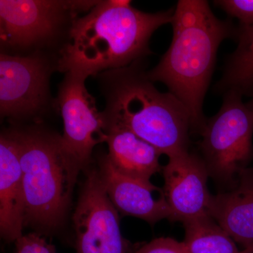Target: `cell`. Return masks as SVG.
<instances>
[{"label": "cell", "mask_w": 253, "mask_h": 253, "mask_svg": "<svg viewBox=\"0 0 253 253\" xmlns=\"http://www.w3.org/2000/svg\"><path fill=\"white\" fill-rule=\"evenodd\" d=\"M131 2L99 1L85 16L76 18L57 70L76 71L87 78L97 76L151 54V37L163 25L172 23L174 9L146 13L133 7Z\"/></svg>", "instance_id": "cell-1"}, {"label": "cell", "mask_w": 253, "mask_h": 253, "mask_svg": "<svg viewBox=\"0 0 253 253\" xmlns=\"http://www.w3.org/2000/svg\"><path fill=\"white\" fill-rule=\"evenodd\" d=\"M171 23L170 46L148 76L168 86L187 109L191 130L201 132L206 122L203 105L218 48L224 40L234 38L236 26L216 17L205 0L178 1Z\"/></svg>", "instance_id": "cell-2"}, {"label": "cell", "mask_w": 253, "mask_h": 253, "mask_svg": "<svg viewBox=\"0 0 253 253\" xmlns=\"http://www.w3.org/2000/svg\"><path fill=\"white\" fill-rule=\"evenodd\" d=\"M144 65L139 60L98 75L106 101L101 112L104 126H123L168 158L189 151L187 109L170 92L156 89Z\"/></svg>", "instance_id": "cell-3"}, {"label": "cell", "mask_w": 253, "mask_h": 253, "mask_svg": "<svg viewBox=\"0 0 253 253\" xmlns=\"http://www.w3.org/2000/svg\"><path fill=\"white\" fill-rule=\"evenodd\" d=\"M25 199V225L53 229L62 222L79 169L61 149L60 135L16 131Z\"/></svg>", "instance_id": "cell-4"}, {"label": "cell", "mask_w": 253, "mask_h": 253, "mask_svg": "<svg viewBox=\"0 0 253 253\" xmlns=\"http://www.w3.org/2000/svg\"><path fill=\"white\" fill-rule=\"evenodd\" d=\"M223 96L220 109L200 132V149L210 176L231 186L253 158V109L241 95Z\"/></svg>", "instance_id": "cell-5"}, {"label": "cell", "mask_w": 253, "mask_h": 253, "mask_svg": "<svg viewBox=\"0 0 253 253\" xmlns=\"http://www.w3.org/2000/svg\"><path fill=\"white\" fill-rule=\"evenodd\" d=\"M99 1L1 0V46L11 51L34 49L54 39L68 20L89 11Z\"/></svg>", "instance_id": "cell-6"}, {"label": "cell", "mask_w": 253, "mask_h": 253, "mask_svg": "<svg viewBox=\"0 0 253 253\" xmlns=\"http://www.w3.org/2000/svg\"><path fill=\"white\" fill-rule=\"evenodd\" d=\"M65 73L56 102L63 122L60 143L66 157L81 171L89 164L95 146L105 142L104 122L86 90L85 75Z\"/></svg>", "instance_id": "cell-7"}, {"label": "cell", "mask_w": 253, "mask_h": 253, "mask_svg": "<svg viewBox=\"0 0 253 253\" xmlns=\"http://www.w3.org/2000/svg\"><path fill=\"white\" fill-rule=\"evenodd\" d=\"M51 63L42 52L0 55V111L3 118L39 114L49 99Z\"/></svg>", "instance_id": "cell-8"}, {"label": "cell", "mask_w": 253, "mask_h": 253, "mask_svg": "<svg viewBox=\"0 0 253 253\" xmlns=\"http://www.w3.org/2000/svg\"><path fill=\"white\" fill-rule=\"evenodd\" d=\"M76 253H128L130 245L122 235L119 216L101 182L99 172L87 171L73 214Z\"/></svg>", "instance_id": "cell-9"}, {"label": "cell", "mask_w": 253, "mask_h": 253, "mask_svg": "<svg viewBox=\"0 0 253 253\" xmlns=\"http://www.w3.org/2000/svg\"><path fill=\"white\" fill-rule=\"evenodd\" d=\"M163 191L171 211L169 220L185 221L208 214L210 176L202 158L189 151L169 157L162 172Z\"/></svg>", "instance_id": "cell-10"}, {"label": "cell", "mask_w": 253, "mask_h": 253, "mask_svg": "<svg viewBox=\"0 0 253 253\" xmlns=\"http://www.w3.org/2000/svg\"><path fill=\"white\" fill-rule=\"evenodd\" d=\"M98 172L108 197L123 215L139 218L151 225L170 218L171 211L164 194L154 197V193L163 192V189L151 182L123 175L106 156L100 160Z\"/></svg>", "instance_id": "cell-11"}, {"label": "cell", "mask_w": 253, "mask_h": 253, "mask_svg": "<svg viewBox=\"0 0 253 253\" xmlns=\"http://www.w3.org/2000/svg\"><path fill=\"white\" fill-rule=\"evenodd\" d=\"M25 199L16 131L0 137V231L8 242L23 236Z\"/></svg>", "instance_id": "cell-12"}, {"label": "cell", "mask_w": 253, "mask_h": 253, "mask_svg": "<svg viewBox=\"0 0 253 253\" xmlns=\"http://www.w3.org/2000/svg\"><path fill=\"white\" fill-rule=\"evenodd\" d=\"M208 214L235 242L244 248L253 244V168L243 169L230 189L211 196Z\"/></svg>", "instance_id": "cell-13"}, {"label": "cell", "mask_w": 253, "mask_h": 253, "mask_svg": "<svg viewBox=\"0 0 253 253\" xmlns=\"http://www.w3.org/2000/svg\"><path fill=\"white\" fill-rule=\"evenodd\" d=\"M104 132L109 147L106 156L118 172L150 183L153 175L162 172L159 163L161 154L152 145L117 125L105 126Z\"/></svg>", "instance_id": "cell-14"}, {"label": "cell", "mask_w": 253, "mask_h": 253, "mask_svg": "<svg viewBox=\"0 0 253 253\" xmlns=\"http://www.w3.org/2000/svg\"><path fill=\"white\" fill-rule=\"evenodd\" d=\"M237 47L226 61L222 77L214 89L219 94L234 92L253 96V26H236Z\"/></svg>", "instance_id": "cell-15"}, {"label": "cell", "mask_w": 253, "mask_h": 253, "mask_svg": "<svg viewBox=\"0 0 253 253\" xmlns=\"http://www.w3.org/2000/svg\"><path fill=\"white\" fill-rule=\"evenodd\" d=\"M189 253H244L208 214L183 223Z\"/></svg>", "instance_id": "cell-16"}, {"label": "cell", "mask_w": 253, "mask_h": 253, "mask_svg": "<svg viewBox=\"0 0 253 253\" xmlns=\"http://www.w3.org/2000/svg\"><path fill=\"white\" fill-rule=\"evenodd\" d=\"M214 4L231 17L237 18L240 24L253 26V0H217Z\"/></svg>", "instance_id": "cell-17"}, {"label": "cell", "mask_w": 253, "mask_h": 253, "mask_svg": "<svg viewBox=\"0 0 253 253\" xmlns=\"http://www.w3.org/2000/svg\"><path fill=\"white\" fill-rule=\"evenodd\" d=\"M15 244L16 253H57L54 246L37 233L23 235Z\"/></svg>", "instance_id": "cell-18"}, {"label": "cell", "mask_w": 253, "mask_h": 253, "mask_svg": "<svg viewBox=\"0 0 253 253\" xmlns=\"http://www.w3.org/2000/svg\"><path fill=\"white\" fill-rule=\"evenodd\" d=\"M135 253H189L184 241L172 238H158L139 248Z\"/></svg>", "instance_id": "cell-19"}, {"label": "cell", "mask_w": 253, "mask_h": 253, "mask_svg": "<svg viewBox=\"0 0 253 253\" xmlns=\"http://www.w3.org/2000/svg\"><path fill=\"white\" fill-rule=\"evenodd\" d=\"M244 253H253V243L244 248Z\"/></svg>", "instance_id": "cell-20"}, {"label": "cell", "mask_w": 253, "mask_h": 253, "mask_svg": "<svg viewBox=\"0 0 253 253\" xmlns=\"http://www.w3.org/2000/svg\"><path fill=\"white\" fill-rule=\"evenodd\" d=\"M250 106H251L252 109H253V99L250 100L249 102L247 103Z\"/></svg>", "instance_id": "cell-21"}]
</instances>
